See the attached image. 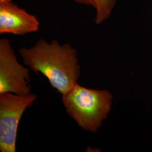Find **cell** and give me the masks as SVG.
Segmentation results:
<instances>
[{"instance_id":"obj_1","label":"cell","mask_w":152,"mask_h":152,"mask_svg":"<svg viewBox=\"0 0 152 152\" xmlns=\"http://www.w3.org/2000/svg\"><path fill=\"white\" fill-rule=\"evenodd\" d=\"M19 53L25 65L46 77L61 95L78 83L81 66L77 50L70 44L61 45L55 39L49 42L41 38L30 48L19 49Z\"/></svg>"},{"instance_id":"obj_2","label":"cell","mask_w":152,"mask_h":152,"mask_svg":"<svg viewBox=\"0 0 152 152\" xmlns=\"http://www.w3.org/2000/svg\"><path fill=\"white\" fill-rule=\"evenodd\" d=\"M61 96L66 113L87 132H98L112 110L113 96L107 90L88 88L77 83Z\"/></svg>"},{"instance_id":"obj_3","label":"cell","mask_w":152,"mask_h":152,"mask_svg":"<svg viewBox=\"0 0 152 152\" xmlns=\"http://www.w3.org/2000/svg\"><path fill=\"white\" fill-rule=\"evenodd\" d=\"M37 96L31 92L17 95L0 94V151L15 152L18 125L27 109L32 106Z\"/></svg>"},{"instance_id":"obj_4","label":"cell","mask_w":152,"mask_h":152,"mask_svg":"<svg viewBox=\"0 0 152 152\" xmlns=\"http://www.w3.org/2000/svg\"><path fill=\"white\" fill-rule=\"evenodd\" d=\"M30 68L18 60L10 41L0 39V94L11 92L26 95L31 92Z\"/></svg>"},{"instance_id":"obj_5","label":"cell","mask_w":152,"mask_h":152,"mask_svg":"<svg viewBox=\"0 0 152 152\" xmlns=\"http://www.w3.org/2000/svg\"><path fill=\"white\" fill-rule=\"evenodd\" d=\"M36 16L19 7L12 0H0V34L23 36L37 32Z\"/></svg>"},{"instance_id":"obj_6","label":"cell","mask_w":152,"mask_h":152,"mask_svg":"<svg viewBox=\"0 0 152 152\" xmlns=\"http://www.w3.org/2000/svg\"><path fill=\"white\" fill-rule=\"evenodd\" d=\"M116 0H95L94 7L96 10L95 23L100 24L110 15Z\"/></svg>"},{"instance_id":"obj_7","label":"cell","mask_w":152,"mask_h":152,"mask_svg":"<svg viewBox=\"0 0 152 152\" xmlns=\"http://www.w3.org/2000/svg\"><path fill=\"white\" fill-rule=\"evenodd\" d=\"M73 1L82 5L91 6L93 7H94L95 6V0H73Z\"/></svg>"}]
</instances>
